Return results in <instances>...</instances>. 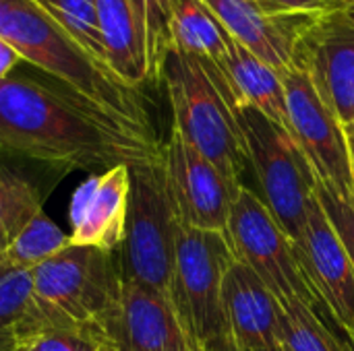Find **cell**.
I'll return each instance as SVG.
<instances>
[{
	"instance_id": "5b68a950",
	"label": "cell",
	"mask_w": 354,
	"mask_h": 351,
	"mask_svg": "<svg viewBox=\"0 0 354 351\" xmlns=\"http://www.w3.org/2000/svg\"><path fill=\"white\" fill-rule=\"evenodd\" d=\"M178 223L162 155L131 166L127 232L118 248L122 279L141 283L170 298Z\"/></svg>"
},
{
	"instance_id": "f1b7e54d",
	"label": "cell",
	"mask_w": 354,
	"mask_h": 351,
	"mask_svg": "<svg viewBox=\"0 0 354 351\" xmlns=\"http://www.w3.org/2000/svg\"><path fill=\"white\" fill-rule=\"evenodd\" d=\"M222 351H245L243 348H239V343L232 339V337H228L226 339V343H224V348H222Z\"/></svg>"
},
{
	"instance_id": "3957f363",
	"label": "cell",
	"mask_w": 354,
	"mask_h": 351,
	"mask_svg": "<svg viewBox=\"0 0 354 351\" xmlns=\"http://www.w3.org/2000/svg\"><path fill=\"white\" fill-rule=\"evenodd\" d=\"M172 110L176 130L197 153L241 188L249 153L228 85L216 62L168 50L158 79Z\"/></svg>"
},
{
	"instance_id": "6da1fadb",
	"label": "cell",
	"mask_w": 354,
	"mask_h": 351,
	"mask_svg": "<svg viewBox=\"0 0 354 351\" xmlns=\"http://www.w3.org/2000/svg\"><path fill=\"white\" fill-rule=\"evenodd\" d=\"M158 134L133 128L71 89L27 77L0 79V155L73 170H110L162 155Z\"/></svg>"
},
{
	"instance_id": "2e32d148",
	"label": "cell",
	"mask_w": 354,
	"mask_h": 351,
	"mask_svg": "<svg viewBox=\"0 0 354 351\" xmlns=\"http://www.w3.org/2000/svg\"><path fill=\"white\" fill-rule=\"evenodd\" d=\"M112 339L116 351H187L189 345L170 298L127 279H122Z\"/></svg>"
},
{
	"instance_id": "9a60e30c",
	"label": "cell",
	"mask_w": 354,
	"mask_h": 351,
	"mask_svg": "<svg viewBox=\"0 0 354 351\" xmlns=\"http://www.w3.org/2000/svg\"><path fill=\"white\" fill-rule=\"evenodd\" d=\"M228 337L245 351L282 348L284 308L268 285L241 261H232L222 288Z\"/></svg>"
},
{
	"instance_id": "8fae6325",
	"label": "cell",
	"mask_w": 354,
	"mask_h": 351,
	"mask_svg": "<svg viewBox=\"0 0 354 351\" xmlns=\"http://www.w3.org/2000/svg\"><path fill=\"white\" fill-rule=\"evenodd\" d=\"M295 244L307 283L334 323L348 331L354 327V269L348 252L330 223L319 201L309 209L307 223Z\"/></svg>"
},
{
	"instance_id": "ffe728a7",
	"label": "cell",
	"mask_w": 354,
	"mask_h": 351,
	"mask_svg": "<svg viewBox=\"0 0 354 351\" xmlns=\"http://www.w3.org/2000/svg\"><path fill=\"white\" fill-rule=\"evenodd\" d=\"M39 213H44V199L37 186L0 159V252Z\"/></svg>"
},
{
	"instance_id": "4fadbf2b",
	"label": "cell",
	"mask_w": 354,
	"mask_h": 351,
	"mask_svg": "<svg viewBox=\"0 0 354 351\" xmlns=\"http://www.w3.org/2000/svg\"><path fill=\"white\" fill-rule=\"evenodd\" d=\"M131 201V166L91 174L71 197V244L118 252L124 242Z\"/></svg>"
},
{
	"instance_id": "7c38bea8",
	"label": "cell",
	"mask_w": 354,
	"mask_h": 351,
	"mask_svg": "<svg viewBox=\"0 0 354 351\" xmlns=\"http://www.w3.org/2000/svg\"><path fill=\"white\" fill-rule=\"evenodd\" d=\"M303 64L324 101L346 126L354 116V23L342 12L315 19L299 41Z\"/></svg>"
},
{
	"instance_id": "f546056e",
	"label": "cell",
	"mask_w": 354,
	"mask_h": 351,
	"mask_svg": "<svg viewBox=\"0 0 354 351\" xmlns=\"http://www.w3.org/2000/svg\"><path fill=\"white\" fill-rule=\"evenodd\" d=\"M342 333H344V341L348 345V351H354V327L348 331H342Z\"/></svg>"
},
{
	"instance_id": "8d00e7d4",
	"label": "cell",
	"mask_w": 354,
	"mask_h": 351,
	"mask_svg": "<svg viewBox=\"0 0 354 351\" xmlns=\"http://www.w3.org/2000/svg\"><path fill=\"white\" fill-rule=\"evenodd\" d=\"M10 351H27L25 348H15V350H10Z\"/></svg>"
},
{
	"instance_id": "cb8c5ba5",
	"label": "cell",
	"mask_w": 354,
	"mask_h": 351,
	"mask_svg": "<svg viewBox=\"0 0 354 351\" xmlns=\"http://www.w3.org/2000/svg\"><path fill=\"white\" fill-rule=\"evenodd\" d=\"M19 348L27 351H116L108 331L48 325L29 329Z\"/></svg>"
},
{
	"instance_id": "8992f818",
	"label": "cell",
	"mask_w": 354,
	"mask_h": 351,
	"mask_svg": "<svg viewBox=\"0 0 354 351\" xmlns=\"http://www.w3.org/2000/svg\"><path fill=\"white\" fill-rule=\"evenodd\" d=\"M234 259L226 234L178 223L170 302L203 351H222L228 339L222 288Z\"/></svg>"
},
{
	"instance_id": "7a4b0ae2",
	"label": "cell",
	"mask_w": 354,
	"mask_h": 351,
	"mask_svg": "<svg viewBox=\"0 0 354 351\" xmlns=\"http://www.w3.org/2000/svg\"><path fill=\"white\" fill-rule=\"evenodd\" d=\"M0 37L21 54L23 62L87 103L133 128L158 134L141 89L129 87L91 60L33 0H0Z\"/></svg>"
},
{
	"instance_id": "ac0fdd59",
	"label": "cell",
	"mask_w": 354,
	"mask_h": 351,
	"mask_svg": "<svg viewBox=\"0 0 354 351\" xmlns=\"http://www.w3.org/2000/svg\"><path fill=\"white\" fill-rule=\"evenodd\" d=\"M108 68L129 87L151 83L141 21L131 0H95Z\"/></svg>"
},
{
	"instance_id": "ba28073f",
	"label": "cell",
	"mask_w": 354,
	"mask_h": 351,
	"mask_svg": "<svg viewBox=\"0 0 354 351\" xmlns=\"http://www.w3.org/2000/svg\"><path fill=\"white\" fill-rule=\"evenodd\" d=\"M226 236L236 261L247 265L282 306L305 304L324 319L330 317L305 279L292 240L249 186H241L232 201Z\"/></svg>"
},
{
	"instance_id": "1f68e13d",
	"label": "cell",
	"mask_w": 354,
	"mask_h": 351,
	"mask_svg": "<svg viewBox=\"0 0 354 351\" xmlns=\"http://www.w3.org/2000/svg\"><path fill=\"white\" fill-rule=\"evenodd\" d=\"M187 335H189V333H187ZM187 351H203V350H201V345H199V343L189 335V345H187Z\"/></svg>"
},
{
	"instance_id": "83f0119b",
	"label": "cell",
	"mask_w": 354,
	"mask_h": 351,
	"mask_svg": "<svg viewBox=\"0 0 354 351\" xmlns=\"http://www.w3.org/2000/svg\"><path fill=\"white\" fill-rule=\"evenodd\" d=\"M23 62L21 54L4 39L0 37V79H6L12 74V70Z\"/></svg>"
},
{
	"instance_id": "4316f807",
	"label": "cell",
	"mask_w": 354,
	"mask_h": 351,
	"mask_svg": "<svg viewBox=\"0 0 354 351\" xmlns=\"http://www.w3.org/2000/svg\"><path fill=\"white\" fill-rule=\"evenodd\" d=\"M270 12L280 17H326L342 12L340 0H259Z\"/></svg>"
},
{
	"instance_id": "484cf974",
	"label": "cell",
	"mask_w": 354,
	"mask_h": 351,
	"mask_svg": "<svg viewBox=\"0 0 354 351\" xmlns=\"http://www.w3.org/2000/svg\"><path fill=\"white\" fill-rule=\"evenodd\" d=\"M315 197H317L322 209L326 211L330 223L334 225L338 238L342 240L354 269V199L340 197L336 190H332L324 182H317Z\"/></svg>"
},
{
	"instance_id": "277c9868",
	"label": "cell",
	"mask_w": 354,
	"mask_h": 351,
	"mask_svg": "<svg viewBox=\"0 0 354 351\" xmlns=\"http://www.w3.org/2000/svg\"><path fill=\"white\" fill-rule=\"evenodd\" d=\"M31 308L19 343L35 327L100 329L112 335L122 296L118 252L91 246H66L31 271Z\"/></svg>"
},
{
	"instance_id": "e575fe53",
	"label": "cell",
	"mask_w": 354,
	"mask_h": 351,
	"mask_svg": "<svg viewBox=\"0 0 354 351\" xmlns=\"http://www.w3.org/2000/svg\"><path fill=\"white\" fill-rule=\"evenodd\" d=\"M266 351H286L284 348H272V350H266Z\"/></svg>"
},
{
	"instance_id": "d4e9b609",
	"label": "cell",
	"mask_w": 354,
	"mask_h": 351,
	"mask_svg": "<svg viewBox=\"0 0 354 351\" xmlns=\"http://www.w3.org/2000/svg\"><path fill=\"white\" fill-rule=\"evenodd\" d=\"M141 21L151 83L160 79L162 62L170 50V0H131Z\"/></svg>"
},
{
	"instance_id": "836d02e7",
	"label": "cell",
	"mask_w": 354,
	"mask_h": 351,
	"mask_svg": "<svg viewBox=\"0 0 354 351\" xmlns=\"http://www.w3.org/2000/svg\"><path fill=\"white\" fill-rule=\"evenodd\" d=\"M344 130H346V134H348V137H353L354 139V116H353V120H351V124H346V126H344Z\"/></svg>"
},
{
	"instance_id": "d6986e66",
	"label": "cell",
	"mask_w": 354,
	"mask_h": 351,
	"mask_svg": "<svg viewBox=\"0 0 354 351\" xmlns=\"http://www.w3.org/2000/svg\"><path fill=\"white\" fill-rule=\"evenodd\" d=\"M232 37L201 0H170V50L218 62Z\"/></svg>"
},
{
	"instance_id": "44dd1931",
	"label": "cell",
	"mask_w": 354,
	"mask_h": 351,
	"mask_svg": "<svg viewBox=\"0 0 354 351\" xmlns=\"http://www.w3.org/2000/svg\"><path fill=\"white\" fill-rule=\"evenodd\" d=\"M91 60L108 68L95 0H33ZM110 70V68H108ZM112 72V70H110Z\"/></svg>"
},
{
	"instance_id": "9c48e42d",
	"label": "cell",
	"mask_w": 354,
	"mask_h": 351,
	"mask_svg": "<svg viewBox=\"0 0 354 351\" xmlns=\"http://www.w3.org/2000/svg\"><path fill=\"white\" fill-rule=\"evenodd\" d=\"M288 132L309 159L319 182L344 199H354L351 147L344 124L324 101L303 64L292 62L282 70Z\"/></svg>"
},
{
	"instance_id": "5bb4252c",
	"label": "cell",
	"mask_w": 354,
	"mask_h": 351,
	"mask_svg": "<svg viewBox=\"0 0 354 351\" xmlns=\"http://www.w3.org/2000/svg\"><path fill=\"white\" fill-rule=\"evenodd\" d=\"M228 35L280 72L295 62L309 25L319 17H280L259 0H201Z\"/></svg>"
},
{
	"instance_id": "7402d4cb",
	"label": "cell",
	"mask_w": 354,
	"mask_h": 351,
	"mask_svg": "<svg viewBox=\"0 0 354 351\" xmlns=\"http://www.w3.org/2000/svg\"><path fill=\"white\" fill-rule=\"evenodd\" d=\"M33 277L0 252V351L19 348V333L31 308Z\"/></svg>"
},
{
	"instance_id": "52a82bcc",
	"label": "cell",
	"mask_w": 354,
	"mask_h": 351,
	"mask_svg": "<svg viewBox=\"0 0 354 351\" xmlns=\"http://www.w3.org/2000/svg\"><path fill=\"white\" fill-rule=\"evenodd\" d=\"M236 116L245 134L249 163L259 182V199L270 209L284 234L297 242L311 205L315 203L317 174L309 159L280 124L255 108H236Z\"/></svg>"
},
{
	"instance_id": "30bf717a",
	"label": "cell",
	"mask_w": 354,
	"mask_h": 351,
	"mask_svg": "<svg viewBox=\"0 0 354 351\" xmlns=\"http://www.w3.org/2000/svg\"><path fill=\"white\" fill-rule=\"evenodd\" d=\"M162 166L178 221L195 230L226 234L230 207L241 188H234L176 130H170L162 143Z\"/></svg>"
},
{
	"instance_id": "d6a6232c",
	"label": "cell",
	"mask_w": 354,
	"mask_h": 351,
	"mask_svg": "<svg viewBox=\"0 0 354 351\" xmlns=\"http://www.w3.org/2000/svg\"><path fill=\"white\" fill-rule=\"evenodd\" d=\"M348 137V134H346ZM348 147H351V163H353V174H354V139L348 137Z\"/></svg>"
},
{
	"instance_id": "4dcf8cb0",
	"label": "cell",
	"mask_w": 354,
	"mask_h": 351,
	"mask_svg": "<svg viewBox=\"0 0 354 351\" xmlns=\"http://www.w3.org/2000/svg\"><path fill=\"white\" fill-rule=\"evenodd\" d=\"M342 14H344V17H346L348 21H353V23H354V0H351V2L346 4V8L342 10Z\"/></svg>"
},
{
	"instance_id": "603a6c76",
	"label": "cell",
	"mask_w": 354,
	"mask_h": 351,
	"mask_svg": "<svg viewBox=\"0 0 354 351\" xmlns=\"http://www.w3.org/2000/svg\"><path fill=\"white\" fill-rule=\"evenodd\" d=\"M71 246L68 234H64L46 213H39L2 252L6 261L19 269L33 271L37 265Z\"/></svg>"
},
{
	"instance_id": "e0dca14e",
	"label": "cell",
	"mask_w": 354,
	"mask_h": 351,
	"mask_svg": "<svg viewBox=\"0 0 354 351\" xmlns=\"http://www.w3.org/2000/svg\"><path fill=\"white\" fill-rule=\"evenodd\" d=\"M216 66L228 85L234 108H255L272 122L288 130L286 93L282 72L278 68L234 39Z\"/></svg>"
},
{
	"instance_id": "d590c367",
	"label": "cell",
	"mask_w": 354,
	"mask_h": 351,
	"mask_svg": "<svg viewBox=\"0 0 354 351\" xmlns=\"http://www.w3.org/2000/svg\"><path fill=\"white\" fill-rule=\"evenodd\" d=\"M340 2H342V6H344V8H346V4H348V2H351V0H340ZM344 8H342V10H344Z\"/></svg>"
}]
</instances>
